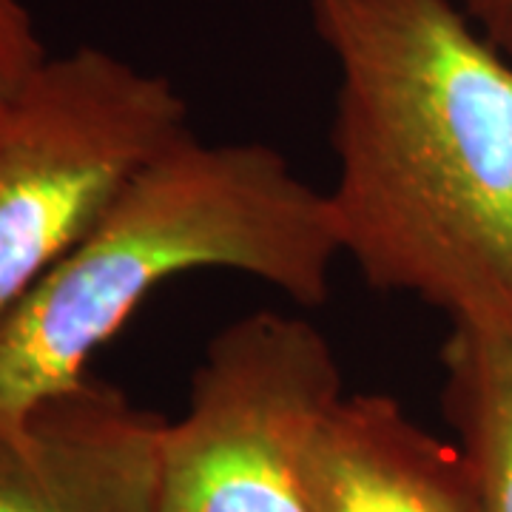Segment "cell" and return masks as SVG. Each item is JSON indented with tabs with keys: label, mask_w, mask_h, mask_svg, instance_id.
I'll return each mask as SVG.
<instances>
[{
	"label": "cell",
	"mask_w": 512,
	"mask_h": 512,
	"mask_svg": "<svg viewBox=\"0 0 512 512\" xmlns=\"http://www.w3.org/2000/svg\"><path fill=\"white\" fill-rule=\"evenodd\" d=\"M313 512H478L456 441H441L393 396L342 393L302 453Z\"/></svg>",
	"instance_id": "6"
},
{
	"label": "cell",
	"mask_w": 512,
	"mask_h": 512,
	"mask_svg": "<svg viewBox=\"0 0 512 512\" xmlns=\"http://www.w3.org/2000/svg\"><path fill=\"white\" fill-rule=\"evenodd\" d=\"M336 66L325 191L373 291L512 322V63L456 0H308Z\"/></svg>",
	"instance_id": "1"
},
{
	"label": "cell",
	"mask_w": 512,
	"mask_h": 512,
	"mask_svg": "<svg viewBox=\"0 0 512 512\" xmlns=\"http://www.w3.org/2000/svg\"><path fill=\"white\" fill-rule=\"evenodd\" d=\"M481 35L512 63V0H456Z\"/></svg>",
	"instance_id": "9"
},
{
	"label": "cell",
	"mask_w": 512,
	"mask_h": 512,
	"mask_svg": "<svg viewBox=\"0 0 512 512\" xmlns=\"http://www.w3.org/2000/svg\"><path fill=\"white\" fill-rule=\"evenodd\" d=\"M339 259L325 191L279 148L205 143L191 131L0 316V424L86 382L94 353L177 276L234 271L319 308Z\"/></svg>",
	"instance_id": "2"
},
{
	"label": "cell",
	"mask_w": 512,
	"mask_h": 512,
	"mask_svg": "<svg viewBox=\"0 0 512 512\" xmlns=\"http://www.w3.org/2000/svg\"><path fill=\"white\" fill-rule=\"evenodd\" d=\"M188 134L163 74L97 46L46 55L0 106V316Z\"/></svg>",
	"instance_id": "3"
},
{
	"label": "cell",
	"mask_w": 512,
	"mask_h": 512,
	"mask_svg": "<svg viewBox=\"0 0 512 512\" xmlns=\"http://www.w3.org/2000/svg\"><path fill=\"white\" fill-rule=\"evenodd\" d=\"M345 393L328 336L256 311L214 333L180 419L163 421L154 512H313L302 453Z\"/></svg>",
	"instance_id": "4"
},
{
	"label": "cell",
	"mask_w": 512,
	"mask_h": 512,
	"mask_svg": "<svg viewBox=\"0 0 512 512\" xmlns=\"http://www.w3.org/2000/svg\"><path fill=\"white\" fill-rule=\"evenodd\" d=\"M441 370V402L478 512H512V322L450 325Z\"/></svg>",
	"instance_id": "7"
},
{
	"label": "cell",
	"mask_w": 512,
	"mask_h": 512,
	"mask_svg": "<svg viewBox=\"0 0 512 512\" xmlns=\"http://www.w3.org/2000/svg\"><path fill=\"white\" fill-rule=\"evenodd\" d=\"M46 60L35 20L23 0H0V106Z\"/></svg>",
	"instance_id": "8"
},
{
	"label": "cell",
	"mask_w": 512,
	"mask_h": 512,
	"mask_svg": "<svg viewBox=\"0 0 512 512\" xmlns=\"http://www.w3.org/2000/svg\"><path fill=\"white\" fill-rule=\"evenodd\" d=\"M163 421L86 379L0 424V512H154Z\"/></svg>",
	"instance_id": "5"
}]
</instances>
